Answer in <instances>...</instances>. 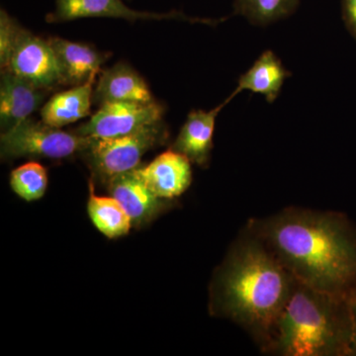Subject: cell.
Here are the masks:
<instances>
[{
    "instance_id": "6da1fadb",
    "label": "cell",
    "mask_w": 356,
    "mask_h": 356,
    "mask_svg": "<svg viewBox=\"0 0 356 356\" xmlns=\"http://www.w3.org/2000/svg\"><path fill=\"white\" fill-rule=\"evenodd\" d=\"M248 226L295 280L348 297L356 288V226L343 213L289 207Z\"/></svg>"
},
{
    "instance_id": "7a4b0ae2",
    "label": "cell",
    "mask_w": 356,
    "mask_h": 356,
    "mask_svg": "<svg viewBox=\"0 0 356 356\" xmlns=\"http://www.w3.org/2000/svg\"><path fill=\"white\" fill-rule=\"evenodd\" d=\"M293 284L291 273L247 225L213 275L210 313L240 325L264 353Z\"/></svg>"
},
{
    "instance_id": "3957f363",
    "label": "cell",
    "mask_w": 356,
    "mask_h": 356,
    "mask_svg": "<svg viewBox=\"0 0 356 356\" xmlns=\"http://www.w3.org/2000/svg\"><path fill=\"white\" fill-rule=\"evenodd\" d=\"M351 320L346 297L295 280L264 353L280 356H350Z\"/></svg>"
},
{
    "instance_id": "277c9868",
    "label": "cell",
    "mask_w": 356,
    "mask_h": 356,
    "mask_svg": "<svg viewBox=\"0 0 356 356\" xmlns=\"http://www.w3.org/2000/svg\"><path fill=\"white\" fill-rule=\"evenodd\" d=\"M93 138L76 132H65L43 120L28 118L1 133L0 154L2 159L19 158L63 159L83 154Z\"/></svg>"
},
{
    "instance_id": "5b68a950",
    "label": "cell",
    "mask_w": 356,
    "mask_h": 356,
    "mask_svg": "<svg viewBox=\"0 0 356 356\" xmlns=\"http://www.w3.org/2000/svg\"><path fill=\"white\" fill-rule=\"evenodd\" d=\"M168 138L163 120L121 137L93 138L83 156L92 175L107 184L112 177L139 168L144 154L165 144Z\"/></svg>"
},
{
    "instance_id": "8992f818",
    "label": "cell",
    "mask_w": 356,
    "mask_h": 356,
    "mask_svg": "<svg viewBox=\"0 0 356 356\" xmlns=\"http://www.w3.org/2000/svg\"><path fill=\"white\" fill-rule=\"evenodd\" d=\"M165 108L156 100L152 102H108L74 132L95 139H109L137 132L163 121Z\"/></svg>"
},
{
    "instance_id": "52a82bcc",
    "label": "cell",
    "mask_w": 356,
    "mask_h": 356,
    "mask_svg": "<svg viewBox=\"0 0 356 356\" xmlns=\"http://www.w3.org/2000/svg\"><path fill=\"white\" fill-rule=\"evenodd\" d=\"M81 18H115L131 22L180 20L207 25H217L222 21L189 17L179 11L166 13L138 11L126 6L123 0H56L55 10L47 15L46 20L50 23H60Z\"/></svg>"
},
{
    "instance_id": "ba28073f",
    "label": "cell",
    "mask_w": 356,
    "mask_h": 356,
    "mask_svg": "<svg viewBox=\"0 0 356 356\" xmlns=\"http://www.w3.org/2000/svg\"><path fill=\"white\" fill-rule=\"evenodd\" d=\"M6 70L46 90L63 86L62 74L50 42L25 28Z\"/></svg>"
},
{
    "instance_id": "9c48e42d",
    "label": "cell",
    "mask_w": 356,
    "mask_h": 356,
    "mask_svg": "<svg viewBox=\"0 0 356 356\" xmlns=\"http://www.w3.org/2000/svg\"><path fill=\"white\" fill-rule=\"evenodd\" d=\"M154 195L172 200L184 193L192 182L191 161L184 154L168 149L152 163L136 168Z\"/></svg>"
},
{
    "instance_id": "30bf717a",
    "label": "cell",
    "mask_w": 356,
    "mask_h": 356,
    "mask_svg": "<svg viewBox=\"0 0 356 356\" xmlns=\"http://www.w3.org/2000/svg\"><path fill=\"white\" fill-rule=\"evenodd\" d=\"M49 90L37 88L10 70H1L0 79V127L10 130L30 118L43 104Z\"/></svg>"
},
{
    "instance_id": "8fae6325",
    "label": "cell",
    "mask_w": 356,
    "mask_h": 356,
    "mask_svg": "<svg viewBox=\"0 0 356 356\" xmlns=\"http://www.w3.org/2000/svg\"><path fill=\"white\" fill-rule=\"evenodd\" d=\"M107 184L110 195L123 206L132 220L133 226L149 224L168 206V200L154 195L136 170L112 177Z\"/></svg>"
},
{
    "instance_id": "7c38bea8",
    "label": "cell",
    "mask_w": 356,
    "mask_h": 356,
    "mask_svg": "<svg viewBox=\"0 0 356 356\" xmlns=\"http://www.w3.org/2000/svg\"><path fill=\"white\" fill-rule=\"evenodd\" d=\"M226 105L222 102L210 111H191L170 149L184 154L194 165H209L217 116Z\"/></svg>"
},
{
    "instance_id": "4fadbf2b",
    "label": "cell",
    "mask_w": 356,
    "mask_h": 356,
    "mask_svg": "<svg viewBox=\"0 0 356 356\" xmlns=\"http://www.w3.org/2000/svg\"><path fill=\"white\" fill-rule=\"evenodd\" d=\"M48 40L57 57L63 86H76L86 83L91 77L102 72L100 67L108 58V55L88 44L58 37H51Z\"/></svg>"
},
{
    "instance_id": "5bb4252c",
    "label": "cell",
    "mask_w": 356,
    "mask_h": 356,
    "mask_svg": "<svg viewBox=\"0 0 356 356\" xmlns=\"http://www.w3.org/2000/svg\"><path fill=\"white\" fill-rule=\"evenodd\" d=\"M154 100L146 81L131 65L123 62L102 70L93 91V102L98 105Z\"/></svg>"
},
{
    "instance_id": "9a60e30c",
    "label": "cell",
    "mask_w": 356,
    "mask_h": 356,
    "mask_svg": "<svg viewBox=\"0 0 356 356\" xmlns=\"http://www.w3.org/2000/svg\"><path fill=\"white\" fill-rule=\"evenodd\" d=\"M290 76L291 74L273 51H264L241 76L235 90L224 102L228 104L242 91L248 90L264 95L267 102L273 103L280 95L285 79Z\"/></svg>"
},
{
    "instance_id": "2e32d148",
    "label": "cell",
    "mask_w": 356,
    "mask_h": 356,
    "mask_svg": "<svg viewBox=\"0 0 356 356\" xmlns=\"http://www.w3.org/2000/svg\"><path fill=\"white\" fill-rule=\"evenodd\" d=\"M96 76L86 83L51 96L41 109V118L53 127L62 128L90 115Z\"/></svg>"
},
{
    "instance_id": "e0dca14e",
    "label": "cell",
    "mask_w": 356,
    "mask_h": 356,
    "mask_svg": "<svg viewBox=\"0 0 356 356\" xmlns=\"http://www.w3.org/2000/svg\"><path fill=\"white\" fill-rule=\"evenodd\" d=\"M88 186V213L93 226L108 238L128 235L133 222L120 202L111 195H96L92 180Z\"/></svg>"
},
{
    "instance_id": "ac0fdd59",
    "label": "cell",
    "mask_w": 356,
    "mask_h": 356,
    "mask_svg": "<svg viewBox=\"0 0 356 356\" xmlns=\"http://www.w3.org/2000/svg\"><path fill=\"white\" fill-rule=\"evenodd\" d=\"M300 0H234L236 15L243 16L255 26H267L289 17Z\"/></svg>"
},
{
    "instance_id": "d6986e66",
    "label": "cell",
    "mask_w": 356,
    "mask_h": 356,
    "mask_svg": "<svg viewBox=\"0 0 356 356\" xmlns=\"http://www.w3.org/2000/svg\"><path fill=\"white\" fill-rule=\"evenodd\" d=\"M10 186L16 195L27 202L39 200L48 187V173L35 161L18 166L10 175Z\"/></svg>"
},
{
    "instance_id": "ffe728a7",
    "label": "cell",
    "mask_w": 356,
    "mask_h": 356,
    "mask_svg": "<svg viewBox=\"0 0 356 356\" xmlns=\"http://www.w3.org/2000/svg\"><path fill=\"white\" fill-rule=\"evenodd\" d=\"M24 28L9 15L6 10L0 11V67L6 70L13 51L17 46Z\"/></svg>"
},
{
    "instance_id": "44dd1931",
    "label": "cell",
    "mask_w": 356,
    "mask_h": 356,
    "mask_svg": "<svg viewBox=\"0 0 356 356\" xmlns=\"http://www.w3.org/2000/svg\"><path fill=\"white\" fill-rule=\"evenodd\" d=\"M341 13L346 29L356 40V0H341Z\"/></svg>"
},
{
    "instance_id": "7402d4cb",
    "label": "cell",
    "mask_w": 356,
    "mask_h": 356,
    "mask_svg": "<svg viewBox=\"0 0 356 356\" xmlns=\"http://www.w3.org/2000/svg\"><path fill=\"white\" fill-rule=\"evenodd\" d=\"M351 320V344L350 356H356V288L348 297Z\"/></svg>"
}]
</instances>
